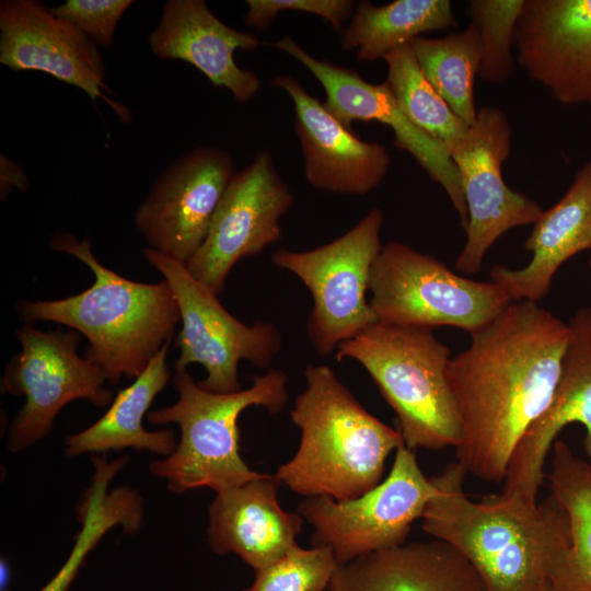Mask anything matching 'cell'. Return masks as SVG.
<instances>
[{
  "mask_svg": "<svg viewBox=\"0 0 591 591\" xmlns=\"http://www.w3.org/2000/svg\"><path fill=\"white\" fill-rule=\"evenodd\" d=\"M271 85L292 100L305 178L314 188L362 196L380 185L391 165L386 147L361 140L296 78L279 74Z\"/></svg>",
  "mask_w": 591,
  "mask_h": 591,
  "instance_id": "cell-19",
  "label": "cell"
},
{
  "mask_svg": "<svg viewBox=\"0 0 591 591\" xmlns=\"http://www.w3.org/2000/svg\"><path fill=\"white\" fill-rule=\"evenodd\" d=\"M434 477H427L402 440L387 476L363 495L338 501L305 497L298 513L313 528V546H328L338 565L406 543L412 524L440 495Z\"/></svg>",
  "mask_w": 591,
  "mask_h": 591,
  "instance_id": "cell-9",
  "label": "cell"
},
{
  "mask_svg": "<svg viewBox=\"0 0 591 591\" xmlns=\"http://www.w3.org/2000/svg\"><path fill=\"white\" fill-rule=\"evenodd\" d=\"M456 27L449 0H395L382 5L363 0L343 30L340 45L356 51L359 61H375L422 34Z\"/></svg>",
  "mask_w": 591,
  "mask_h": 591,
  "instance_id": "cell-25",
  "label": "cell"
},
{
  "mask_svg": "<svg viewBox=\"0 0 591 591\" xmlns=\"http://www.w3.org/2000/svg\"><path fill=\"white\" fill-rule=\"evenodd\" d=\"M275 475L216 494L208 509L207 538L218 555L236 554L254 571L297 546L303 518L281 508Z\"/></svg>",
  "mask_w": 591,
  "mask_h": 591,
  "instance_id": "cell-21",
  "label": "cell"
},
{
  "mask_svg": "<svg viewBox=\"0 0 591 591\" xmlns=\"http://www.w3.org/2000/svg\"><path fill=\"white\" fill-rule=\"evenodd\" d=\"M244 24L264 32L283 11H301L314 14L331 24L341 34L343 23L352 16L356 2L352 0H247Z\"/></svg>",
  "mask_w": 591,
  "mask_h": 591,
  "instance_id": "cell-32",
  "label": "cell"
},
{
  "mask_svg": "<svg viewBox=\"0 0 591 591\" xmlns=\"http://www.w3.org/2000/svg\"><path fill=\"white\" fill-rule=\"evenodd\" d=\"M338 566L331 547L297 545L274 564L255 570L253 583L243 591H325Z\"/></svg>",
  "mask_w": 591,
  "mask_h": 591,
  "instance_id": "cell-30",
  "label": "cell"
},
{
  "mask_svg": "<svg viewBox=\"0 0 591 591\" xmlns=\"http://www.w3.org/2000/svg\"><path fill=\"white\" fill-rule=\"evenodd\" d=\"M275 47L298 60L316 78L326 94L324 106L344 126L351 129V123L360 120L390 127L394 146L412 154L430 178L442 186L466 230L467 208L459 173L447 148L407 118L385 82L371 83L350 68L320 60L288 35L279 38Z\"/></svg>",
  "mask_w": 591,
  "mask_h": 591,
  "instance_id": "cell-15",
  "label": "cell"
},
{
  "mask_svg": "<svg viewBox=\"0 0 591 591\" xmlns=\"http://www.w3.org/2000/svg\"><path fill=\"white\" fill-rule=\"evenodd\" d=\"M293 200L270 153L258 151L232 177L204 243L185 263L187 270L213 293L221 294L239 260L280 240V219Z\"/></svg>",
  "mask_w": 591,
  "mask_h": 591,
  "instance_id": "cell-13",
  "label": "cell"
},
{
  "mask_svg": "<svg viewBox=\"0 0 591 591\" xmlns=\"http://www.w3.org/2000/svg\"><path fill=\"white\" fill-rule=\"evenodd\" d=\"M0 62L13 71H39L113 107L121 121L129 111L107 95L106 67L99 47L71 23L36 0L0 3Z\"/></svg>",
  "mask_w": 591,
  "mask_h": 591,
  "instance_id": "cell-16",
  "label": "cell"
},
{
  "mask_svg": "<svg viewBox=\"0 0 591 591\" xmlns=\"http://www.w3.org/2000/svg\"><path fill=\"white\" fill-rule=\"evenodd\" d=\"M570 338L568 323L537 302L512 301L451 358L462 428L456 457L467 474L505 479L520 440L551 404Z\"/></svg>",
  "mask_w": 591,
  "mask_h": 591,
  "instance_id": "cell-1",
  "label": "cell"
},
{
  "mask_svg": "<svg viewBox=\"0 0 591 591\" xmlns=\"http://www.w3.org/2000/svg\"><path fill=\"white\" fill-rule=\"evenodd\" d=\"M451 351L429 328L375 323L337 347L370 374L397 416L405 445L456 448L462 428L448 380Z\"/></svg>",
  "mask_w": 591,
  "mask_h": 591,
  "instance_id": "cell-6",
  "label": "cell"
},
{
  "mask_svg": "<svg viewBox=\"0 0 591 591\" xmlns=\"http://www.w3.org/2000/svg\"><path fill=\"white\" fill-rule=\"evenodd\" d=\"M146 260L161 273L171 287L181 314L182 328L176 338L179 349L175 370L197 363L207 376L198 384L216 393L241 390L237 367L247 360L258 368L268 367L281 348L278 328L257 321L251 326L224 309L218 296L199 282L184 263L150 247Z\"/></svg>",
  "mask_w": 591,
  "mask_h": 591,
  "instance_id": "cell-10",
  "label": "cell"
},
{
  "mask_svg": "<svg viewBox=\"0 0 591 591\" xmlns=\"http://www.w3.org/2000/svg\"><path fill=\"white\" fill-rule=\"evenodd\" d=\"M0 169L1 198H4L12 187L20 192H25L28 189L30 181L25 172L4 154H1Z\"/></svg>",
  "mask_w": 591,
  "mask_h": 591,
  "instance_id": "cell-33",
  "label": "cell"
},
{
  "mask_svg": "<svg viewBox=\"0 0 591 591\" xmlns=\"http://www.w3.org/2000/svg\"><path fill=\"white\" fill-rule=\"evenodd\" d=\"M431 85L451 109L472 126L477 116L474 85L480 63V40L473 24L442 37L420 36L409 43Z\"/></svg>",
  "mask_w": 591,
  "mask_h": 591,
  "instance_id": "cell-27",
  "label": "cell"
},
{
  "mask_svg": "<svg viewBox=\"0 0 591 591\" xmlns=\"http://www.w3.org/2000/svg\"><path fill=\"white\" fill-rule=\"evenodd\" d=\"M234 174L231 153L215 147L174 161L135 213L148 247L185 264L204 243Z\"/></svg>",
  "mask_w": 591,
  "mask_h": 591,
  "instance_id": "cell-14",
  "label": "cell"
},
{
  "mask_svg": "<svg viewBox=\"0 0 591 591\" xmlns=\"http://www.w3.org/2000/svg\"><path fill=\"white\" fill-rule=\"evenodd\" d=\"M534 591H556L554 589V587L551 584L549 581L543 583L541 587H538L536 590Z\"/></svg>",
  "mask_w": 591,
  "mask_h": 591,
  "instance_id": "cell-34",
  "label": "cell"
},
{
  "mask_svg": "<svg viewBox=\"0 0 591 591\" xmlns=\"http://www.w3.org/2000/svg\"><path fill=\"white\" fill-rule=\"evenodd\" d=\"M149 44L157 57L188 62L213 85L229 90L237 103L251 101L260 89L259 77L241 68L234 53L255 50L262 40L225 24L202 0L166 1Z\"/></svg>",
  "mask_w": 591,
  "mask_h": 591,
  "instance_id": "cell-20",
  "label": "cell"
},
{
  "mask_svg": "<svg viewBox=\"0 0 591 591\" xmlns=\"http://www.w3.org/2000/svg\"><path fill=\"white\" fill-rule=\"evenodd\" d=\"M170 343L162 347L130 385L117 393L97 421L66 439L67 456L126 448L167 456L175 450L177 444L172 430L150 431L142 424L155 396L171 379L166 363Z\"/></svg>",
  "mask_w": 591,
  "mask_h": 591,
  "instance_id": "cell-24",
  "label": "cell"
},
{
  "mask_svg": "<svg viewBox=\"0 0 591 591\" xmlns=\"http://www.w3.org/2000/svg\"><path fill=\"white\" fill-rule=\"evenodd\" d=\"M383 213L371 209L349 231L309 251L278 248L273 263L309 289L313 308L306 333L321 356L378 323L367 300L372 266L381 252Z\"/></svg>",
  "mask_w": 591,
  "mask_h": 591,
  "instance_id": "cell-8",
  "label": "cell"
},
{
  "mask_svg": "<svg viewBox=\"0 0 591 591\" xmlns=\"http://www.w3.org/2000/svg\"><path fill=\"white\" fill-rule=\"evenodd\" d=\"M466 474L456 461L433 476L441 493L427 506L422 530L454 547L485 591H534L549 581L570 545L566 512L551 495L536 506L499 494L472 500Z\"/></svg>",
  "mask_w": 591,
  "mask_h": 591,
  "instance_id": "cell-2",
  "label": "cell"
},
{
  "mask_svg": "<svg viewBox=\"0 0 591 591\" xmlns=\"http://www.w3.org/2000/svg\"><path fill=\"white\" fill-rule=\"evenodd\" d=\"M524 248L532 253L528 265L518 269L496 265L490 277L512 301L537 302L564 263L591 251V159L577 171L565 195L543 210Z\"/></svg>",
  "mask_w": 591,
  "mask_h": 591,
  "instance_id": "cell-22",
  "label": "cell"
},
{
  "mask_svg": "<svg viewBox=\"0 0 591 591\" xmlns=\"http://www.w3.org/2000/svg\"><path fill=\"white\" fill-rule=\"evenodd\" d=\"M305 390L290 412L301 430L297 453L275 476L304 497L355 499L375 487L403 440L370 414L325 364H308Z\"/></svg>",
  "mask_w": 591,
  "mask_h": 591,
  "instance_id": "cell-4",
  "label": "cell"
},
{
  "mask_svg": "<svg viewBox=\"0 0 591 591\" xmlns=\"http://www.w3.org/2000/svg\"><path fill=\"white\" fill-rule=\"evenodd\" d=\"M546 478L551 496L566 512L570 528L569 548L549 582L556 591H591V461L556 440Z\"/></svg>",
  "mask_w": 591,
  "mask_h": 591,
  "instance_id": "cell-26",
  "label": "cell"
},
{
  "mask_svg": "<svg viewBox=\"0 0 591 591\" xmlns=\"http://www.w3.org/2000/svg\"><path fill=\"white\" fill-rule=\"evenodd\" d=\"M172 382L176 403L149 412L147 419L152 425L176 424L181 439L170 455L150 463V472L176 494L201 487L219 494L260 477L263 473L241 457L237 420L251 406L281 412L288 401L286 372L270 369L255 376L248 389L233 393L208 391L187 370H175Z\"/></svg>",
  "mask_w": 591,
  "mask_h": 591,
  "instance_id": "cell-5",
  "label": "cell"
},
{
  "mask_svg": "<svg viewBox=\"0 0 591 591\" xmlns=\"http://www.w3.org/2000/svg\"><path fill=\"white\" fill-rule=\"evenodd\" d=\"M369 291L378 323L429 329L453 326L470 335L512 302L494 281L457 275L439 259L397 241L382 246Z\"/></svg>",
  "mask_w": 591,
  "mask_h": 591,
  "instance_id": "cell-7",
  "label": "cell"
},
{
  "mask_svg": "<svg viewBox=\"0 0 591 591\" xmlns=\"http://www.w3.org/2000/svg\"><path fill=\"white\" fill-rule=\"evenodd\" d=\"M511 136L505 112L483 106L475 123L448 149L468 215L466 242L455 262L465 274L482 269L486 253L502 234L534 224L543 212L535 200L505 183L501 170L510 153Z\"/></svg>",
  "mask_w": 591,
  "mask_h": 591,
  "instance_id": "cell-12",
  "label": "cell"
},
{
  "mask_svg": "<svg viewBox=\"0 0 591 591\" xmlns=\"http://www.w3.org/2000/svg\"><path fill=\"white\" fill-rule=\"evenodd\" d=\"M589 266H590V268H591V255H590V259H589Z\"/></svg>",
  "mask_w": 591,
  "mask_h": 591,
  "instance_id": "cell-35",
  "label": "cell"
},
{
  "mask_svg": "<svg viewBox=\"0 0 591 591\" xmlns=\"http://www.w3.org/2000/svg\"><path fill=\"white\" fill-rule=\"evenodd\" d=\"M132 4V0H67L49 10L74 25L97 47L109 49L121 16Z\"/></svg>",
  "mask_w": 591,
  "mask_h": 591,
  "instance_id": "cell-31",
  "label": "cell"
},
{
  "mask_svg": "<svg viewBox=\"0 0 591 591\" xmlns=\"http://www.w3.org/2000/svg\"><path fill=\"white\" fill-rule=\"evenodd\" d=\"M524 0H471L467 15L480 40L478 77L499 84L510 79L515 67V26Z\"/></svg>",
  "mask_w": 591,
  "mask_h": 591,
  "instance_id": "cell-29",
  "label": "cell"
},
{
  "mask_svg": "<svg viewBox=\"0 0 591 591\" xmlns=\"http://www.w3.org/2000/svg\"><path fill=\"white\" fill-rule=\"evenodd\" d=\"M49 245L69 254L94 275L84 291L60 300H22L16 305L25 323L55 322L84 336L85 358L97 366L108 383L137 378L151 359L171 343L181 322L175 296L163 280L143 283L125 278L102 265L88 240L56 232Z\"/></svg>",
  "mask_w": 591,
  "mask_h": 591,
  "instance_id": "cell-3",
  "label": "cell"
},
{
  "mask_svg": "<svg viewBox=\"0 0 591 591\" xmlns=\"http://www.w3.org/2000/svg\"><path fill=\"white\" fill-rule=\"evenodd\" d=\"M385 83L407 118L447 150L468 129L422 73L409 44L383 58Z\"/></svg>",
  "mask_w": 591,
  "mask_h": 591,
  "instance_id": "cell-28",
  "label": "cell"
},
{
  "mask_svg": "<svg viewBox=\"0 0 591 591\" xmlns=\"http://www.w3.org/2000/svg\"><path fill=\"white\" fill-rule=\"evenodd\" d=\"M517 62L563 105H591V0H524Z\"/></svg>",
  "mask_w": 591,
  "mask_h": 591,
  "instance_id": "cell-17",
  "label": "cell"
},
{
  "mask_svg": "<svg viewBox=\"0 0 591 591\" xmlns=\"http://www.w3.org/2000/svg\"><path fill=\"white\" fill-rule=\"evenodd\" d=\"M328 591H485L471 564L433 538L374 552L338 566Z\"/></svg>",
  "mask_w": 591,
  "mask_h": 591,
  "instance_id": "cell-23",
  "label": "cell"
},
{
  "mask_svg": "<svg viewBox=\"0 0 591 591\" xmlns=\"http://www.w3.org/2000/svg\"><path fill=\"white\" fill-rule=\"evenodd\" d=\"M81 337L71 328L43 332L30 324L16 331L22 348L1 378L2 392L25 396L9 428L7 447L11 452L48 434L57 414L72 401L88 399L97 407L113 402L112 391L104 386V372L78 354Z\"/></svg>",
  "mask_w": 591,
  "mask_h": 591,
  "instance_id": "cell-11",
  "label": "cell"
},
{
  "mask_svg": "<svg viewBox=\"0 0 591 591\" xmlns=\"http://www.w3.org/2000/svg\"><path fill=\"white\" fill-rule=\"evenodd\" d=\"M568 325L571 338L551 404L520 440L499 493L528 506L538 503L546 459L565 427H583V447L591 461V306L579 309Z\"/></svg>",
  "mask_w": 591,
  "mask_h": 591,
  "instance_id": "cell-18",
  "label": "cell"
}]
</instances>
